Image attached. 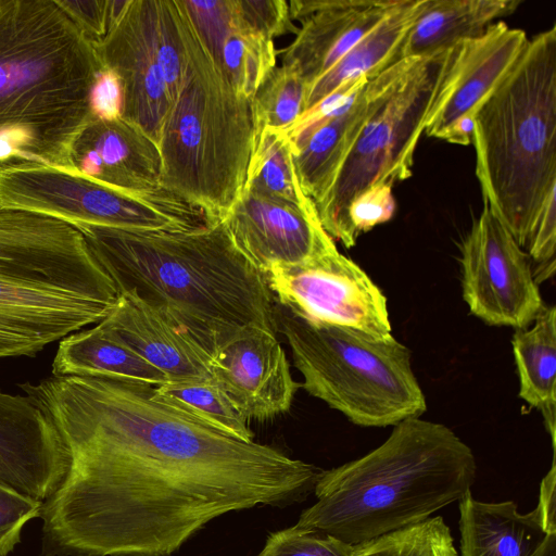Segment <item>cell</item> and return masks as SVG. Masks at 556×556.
<instances>
[{
    "mask_svg": "<svg viewBox=\"0 0 556 556\" xmlns=\"http://www.w3.org/2000/svg\"><path fill=\"white\" fill-rule=\"evenodd\" d=\"M368 114L364 86L348 110L321 125L293 154L301 188L314 204L331 187Z\"/></svg>",
    "mask_w": 556,
    "mask_h": 556,
    "instance_id": "27",
    "label": "cell"
},
{
    "mask_svg": "<svg viewBox=\"0 0 556 556\" xmlns=\"http://www.w3.org/2000/svg\"><path fill=\"white\" fill-rule=\"evenodd\" d=\"M535 556H556V534H548Z\"/></svg>",
    "mask_w": 556,
    "mask_h": 556,
    "instance_id": "38",
    "label": "cell"
},
{
    "mask_svg": "<svg viewBox=\"0 0 556 556\" xmlns=\"http://www.w3.org/2000/svg\"><path fill=\"white\" fill-rule=\"evenodd\" d=\"M102 70L93 41L54 0H0V165L74 172Z\"/></svg>",
    "mask_w": 556,
    "mask_h": 556,
    "instance_id": "3",
    "label": "cell"
},
{
    "mask_svg": "<svg viewBox=\"0 0 556 556\" xmlns=\"http://www.w3.org/2000/svg\"><path fill=\"white\" fill-rule=\"evenodd\" d=\"M277 331L309 395L362 427H388L427 409L410 351L393 336L309 319L276 303Z\"/></svg>",
    "mask_w": 556,
    "mask_h": 556,
    "instance_id": "8",
    "label": "cell"
},
{
    "mask_svg": "<svg viewBox=\"0 0 556 556\" xmlns=\"http://www.w3.org/2000/svg\"><path fill=\"white\" fill-rule=\"evenodd\" d=\"M118 292H134L213 357L248 327L277 332L266 277L225 222L192 231L77 228Z\"/></svg>",
    "mask_w": 556,
    "mask_h": 556,
    "instance_id": "2",
    "label": "cell"
},
{
    "mask_svg": "<svg viewBox=\"0 0 556 556\" xmlns=\"http://www.w3.org/2000/svg\"><path fill=\"white\" fill-rule=\"evenodd\" d=\"M463 296L491 326L528 328L544 306L531 260L483 204L462 244Z\"/></svg>",
    "mask_w": 556,
    "mask_h": 556,
    "instance_id": "12",
    "label": "cell"
},
{
    "mask_svg": "<svg viewBox=\"0 0 556 556\" xmlns=\"http://www.w3.org/2000/svg\"><path fill=\"white\" fill-rule=\"evenodd\" d=\"M122 96L117 78L102 70L93 94V115L103 118L121 117Z\"/></svg>",
    "mask_w": 556,
    "mask_h": 556,
    "instance_id": "36",
    "label": "cell"
},
{
    "mask_svg": "<svg viewBox=\"0 0 556 556\" xmlns=\"http://www.w3.org/2000/svg\"><path fill=\"white\" fill-rule=\"evenodd\" d=\"M181 7L187 66L160 136V186L224 219L247 179L255 137L251 100L214 65Z\"/></svg>",
    "mask_w": 556,
    "mask_h": 556,
    "instance_id": "7",
    "label": "cell"
},
{
    "mask_svg": "<svg viewBox=\"0 0 556 556\" xmlns=\"http://www.w3.org/2000/svg\"><path fill=\"white\" fill-rule=\"evenodd\" d=\"M101 323L167 381L212 378V357L134 292H121Z\"/></svg>",
    "mask_w": 556,
    "mask_h": 556,
    "instance_id": "21",
    "label": "cell"
},
{
    "mask_svg": "<svg viewBox=\"0 0 556 556\" xmlns=\"http://www.w3.org/2000/svg\"><path fill=\"white\" fill-rule=\"evenodd\" d=\"M181 3L214 65L239 94L251 100L276 66L274 41L242 20L237 0Z\"/></svg>",
    "mask_w": 556,
    "mask_h": 556,
    "instance_id": "19",
    "label": "cell"
},
{
    "mask_svg": "<svg viewBox=\"0 0 556 556\" xmlns=\"http://www.w3.org/2000/svg\"><path fill=\"white\" fill-rule=\"evenodd\" d=\"M399 1H290L291 18L302 26L281 51L282 65L294 70L308 86L378 25Z\"/></svg>",
    "mask_w": 556,
    "mask_h": 556,
    "instance_id": "18",
    "label": "cell"
},
{
    "mask_svg": "<svg viewBox=\"0 0 556 556\" xmlns=\"http://www.w3.org/2000/svg\"><path fill=\"white\" fill-rule=\"evenodd\" d=\"M0 207L46 215L76 229L192 231L220 222L162 187L124 190L79 173L37 164L0 165Z\"/></svg>",
    "mask_w": 556,
    "mask_h": 556,
    "instance_id": "10",
    "label": "cell"
},
{
    "mask_svg": "<svg viewBox=\"0 0 556 556\" xmlns=\"http://www.w3.org/2000/svg\"><path fill=\"white\" fill-rule=\"evenodd\" d=\"M167 404L243 441H254L249 419L213 378L168 380L154 386Z\"/></svg>",
    "mask_w": 556,
    "mask_h": 556,
    "instance_id": "29",
    "label": "cell"
},
{
    "mask_svg": "<svg viewBox=\"0 0 556 556\" xmlns=\"http://www.w3.org/2000/svg\"><path fill=\"white\" fill-rule=\"evenodd\" d=\"M445 50L401 59L368 77L369 114L331 187L315 203L324 230L348 249L354 247L348 226L350 203L368 188L393 187L412 176Z\"/></svg>",
    "mask_w": 556,
    "mask_h": 556,
    "instance_id": "9",
    "label": "cell"
},
{
    "mask_svg": "<svg viewBox=\"0 0 556 556\" xmlns=\"http://www.w3.org/2000/svg\"><path fill=\"white\" fill-rule=\"evenodd\" d=\"M520 3V0H425L399 59L431 54L477 37L497 18L511 14Z\"/></svg>",
    "mask_w": 556,
    "mask_h": 556,
    "instance_id": "24",
    "label": "cell"
},
{
    "mask_svg": "<svg viewBox=\"0 0 556 556\" xmlns=\"http://www.w3.org/2000/svg\"><path fill=\"white\" fill-rule=\"evenodd\" d=\"M210 367L212 378L249 420L287 413L300 388L276 333L255 326L220 349Z\"/></svg>",
    "mask_w": 556,
    "mask_h": 556,
    "instance_id": "15",
    "label": "cell"
},
{
    "mask_svg": "<svg viewBox=\"0 0 556 556\" xmlns=\"http://www.w3.org/2000/svg\"><path fill=\"white\" fill-rule=\"evenodd\" d=\"M237 7L242 20L269 40L299 31L285 0H237Z\"/></svg>",
    "mask_w": 556,
    "mask_h": 556,
    "instance_id": "34",
    "label": "cell"
},
{
    "mask_svg": "<svg viewBox=\"0 0 556 556\" xmlns=\"http://www.w3.org/2000/svg\"><path fill=\"white\" fill-rule=\"evenodd\" d=\"M350 556H459L441 516L354 545Z\"/></svg>",
    "mask_w": 556,
    "mask_h": 556,
    "instance_id": "31",
    "label": "cell"
},
{
    "mask_svg": "<svg viewBox=\"0 0 556 556\" xmlns=\"http://www.w3.org/2000/svg\"><path fill=\"white\" fill-rule=\"evenodd\" d=\"M42 501L0 482V556H8L21 541L23 527L39 517Z\"/></svg>",
    "mask_w": 556,
    "mask_h": 556,
    "instance_id": "32",
    "label": "cell"
},
{
    "mask_svg": "<svg viewBox=\"0 0 556 556\" xmlns=\"http://www.w3.org/2000/svg\"><path fill=\"white\" fill-rule=\"evenodd\" d=\"M528 40L523 29L496 21L481 35L448 47L425 122L427 136L446 141L460 121L473 118L516 64Z\"/></svg>",
    "mask_w": 556,
    "mask_h": 556,
    "instance_id": "14",
    "label": "cell"
},
{
    "mask_svg": "<svg viewBox=\"0 0 556 556\" xmlns=\"http://www.w3.org/2000/svg\"><path fill=\"white\" fill-rule=\"evenodd\" d=\"M56 5L93 42L108 31L109 0H54Z\"/></svg>",
    "mask_w": 556,
    "mask_h": 556,
    "instance_id": "35",
    "label": "cell"
},
{
    "mask_svg": "<svg viewBox=\"0 0 556 556\" xmlns=\"http://www.w3.org/2000/svg\"><path fill=\"white\" fill-rule=\"evenodd\" d=\"M53 376H88L135 380L152 386L167 381L101 321L74 332L59 343Z\"/></svg>",
    "mask_w": 556,
    "mask_h": 556,
    "instance_id": "25",
    "label": "cell"
},
{
    "mask_svg": "<svg viewBox=\"0 0 556 556\" xmlns=\"http://www.w3.org/2000/svg\"><path fill=\"white\" fill-rule=\"evenodd\" d=\"M547 534H556V466L553 453L552 466L540 486L539 503L533 509Z\"/></svg>",
    "mask_w": 556,
    "mask_h": 556,
    "instance_id": "37",
    "label": "cell"
},
{
    "mask_svg": "<svg viewBox=\"0 0 556 556\" xmlns=\"http://www.w3.org/2000/svg\"><path fill=\"white\" fill-rule=\"evenodd\" d=\"M307 85L292 68L275 66L251 99L254 132H287L304 113Z\"/></svg>",
    "mask_w": 556,
    "mask_h": 556,
    "instance_id": "30",
    "label": "cell"
},
{
    "mask_svg": "<svg viewBox=\"0 0 556 556\" xmlns=\"http://www.w3.org/2000/svg\"><path fill=\"white\" fill-rule=\"evenodd\" d=\"M476 478L475 455L452 429L407 418L365 456L323 470L296 526L358 545L428 519Z\"/></svg>",
    "mask_w": 556,
    "mask_h": 556,
    "instance_id": "4",
    "label": "cell"
},
{
    "mask_svg": "<svg viewBox=\"0 0 556 556\" xmlns=\"http://www.w3.org/2000/svg\"><path fill=\"white\" fill-rule=\"evenodd\" d=\"M476 175L486 204L526 249L556 191V26L522 54L473 114Z\"/></svg>",
    "mask_w": 556,
    "mask_h": 556,
    "instance_id": "6",
    "label": "cell"
},
{
    "mask_svg": "<svg viewBox=\"0 0 556 556\" xmlns=\"http://www.w3.org/2000/svg\"><path fill=\"white\" fill-rule=\"evenodd\" d=\"M390 185H377L359 193L349 205L348 226L352 242L361 233L390 220L396 208Z\"/></svg>",
    "mask_w": 556,
    "mask_h": 556,
    "instance_id": "33",
    "label": "cell"
},
{
    "mask_svg": "<svg viewBox=\"0 0 556 556\" xmlns=\"http://www.w3.org/2000/svg\"><path fill=\"white\" fill-rule=\"evenodd\" d=\"M223 220L240 252L264 275L274 266L301 264L337 249L317 214L244 189Z\"/></svg>",
    "mask_w": 556,
    "mask_h": 556,
    "instance_id": "17",
    "label": "cell"
},
{
    "mask_svg": "<svg viewBox=\"0 0 556 556\" xmlns=\"http://www.w3.org/2000/svg\"><path fill=\"white\" fill-rule=\"evenodd\" d=\"M424 3L425 0H400L383 20L331 68L307 86L304 113L342 84L364 76H375L399 61L403 41Z\"/></svg>",
    "mask_w": 556,
    "mask_h": 556,
    "instance_id": "23",
    "label": "cell"
},
{
    "mask_svg": "<svg viewBox=\"0 0 556 556\" xmlns=\"http://www.w3.org/2000/svg\"><path fill=\"white\" fill-rule=\"evenodd\" d=\"M280 306L303 317L392 336L387 298L355 262L334 249L296 265L265 274Z\"/></svg>",
    "mask_w": 556,
    "mask_h": 556,
    "instance_id": "13",
    "label": "cell"
},
{
    "mask_svg": "<svg viewBox=\"0 0 556 556\" xmlns=\"http://www.w3.org/2000/svg\"><path fill=\"white\" fill-rule=\"evenodd\" d=\"M20 387L70 454L42 502L46 555L172 556L214 519L302 494L323 471L188 415L146 382L52 375Z\"/></svg>",
    "mask_w": 556,
    "mask_h": 556,
    "instance_id": "1",
    "label": "cell"
},
{
    "mask_svg": "<svg viewBox=\"0 0 556 556\" xmlns=\"http://www.w3.org/2000/svg\"><path fill=\"white\" fill-rule=\"evenodd\" d=\"M243 189L265 200L317 214L315 204L301 188L292 146L285 131L265 128L255 134Z\"/></svg>",
    "mask_w": 556,
    "mask_h": 556,
    "instance_id": "28",
    "label": "cell"
},
{
    "mask_svg": "<svg viewBox=\"0 0 556 556\" xmlns=\"http://www.w3.org/2000/svg\"><path fill=\"white\" fill-rule=\"evenodd\" d=\"M182 24L175 0H127L105 36L93 42L102 68L118 80L121 118L157 147L186 73Z\"/></svg>",
    "mask_w": 556,
    "mask_h": 556,
    "instance_id": "11",
    "label": "cell"
},
{
    "mask_svg": "<svg viewBox=\"0 0 556 556\" xmlns=\"http://www.w3.org/2000/svg\"><path fill=\"white\" fill-rule=\"evenodd\" d=\"M72 166L75 173L118 189L147 191L161 187L159 147L121 117L94 116L73 146Z\"/></svg>",
    "mask_w": 556,
    "mask_h": 556,
    "instance_id": "20",
    "label": "cell"
},
{
    "mask_svg": "<svg viewBox=\"0 0 556 556\" xmlns=\"http://www.w3.org/2000/svg\"><path fill=\"white\" fill-rule=\"evenodd\" d=\"M462 556H535L548 535L534 510L520 514L513 501H459Z\"/></svg>",
    "mask_w": 556,
    "mask_h": 556,
    "instance_id": "22",
    "label": "cell"
},
{
    "mask_svg": "<svg viewBox=\"0 0 556 556\" xmlns=\"http://www.w3.org/2000/svg\"><path fill=\"white\" fill-rule=\"evenodd\" d=\"M118 295L78 229L0 207V359L34 357L98 324Z\"/></svg>",
    "mask_w": 556,
    "mask_h": 556,
    "instance_id": "5",
    "label": "cell"
},
{
    "mask_svg": "<svg viewBox=\"0 0 556 556\" xmlns=\"http://www.w3.org/2000/svg\"><path fill=\"white\" fill-rule=\"evenodd\" d=\"M519 378V397L539 409L555 452L556 307L543 306L531 328L516 329L511 339Z\"/></svg>",
    "mask_w": 556,
    "mask_h": 556,
    "instance_id": "26",
    "label": "cell"
},
{
    "mask_svg": "<svg viewBox=\"0 0 556 556\" xmlns=\"http://www.w3.org/2000/svg\"><path fill=\"white\" fill-rule=\"evenodd\" d=\"M68 466L67 447L48 413L27 394L0 390V482L43 502Z\"/></svg>",
    "mask_w": 556,
    "mask_h": 556,
    "instance_id": "16",
    "label": "cell"
}]
</instances>
